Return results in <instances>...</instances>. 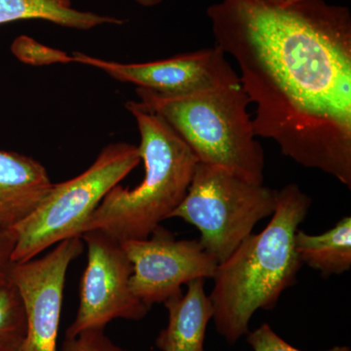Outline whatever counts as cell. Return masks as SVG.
<instances>
[{"instance_id":"cell-1","label":"cell","mask_w":351,"mask_h":351,"mask_svg":"<svg viewBox=\"0 0 351 351\" xmlns=\"http://www.w3.org/2000/svg\"><path fill=\"white\" fill-rule=\"evenodd\" d=\"M216 46L257 106L256 137L351 189V13L324 0H223L208 7Z\"/></svg>"},{"instance_id":"cell-2","label":"cell","mask_w":351,"mask_h":351,"mask_svg":"<svg viewBox=\"0 0 351 351\" xmlns=\"http://www.w3.org/2000/svg\"><path fill=\"white\" fill-rule=\"evenodd\" d=\"M311 196L298 184L277 191L269 223L251 233L219 263L209 297L217 332L233 346L249 332L252 316L269 311L297 280L302 262L295 250V235L311 206Z\"/></svg>"},{"instance_id":"cell-3","label":"cell","mask_w":351,"mask_h":351,"mask_svg":"<svg viewBox=\"0 0 351 351\" xmlns=\"http://www.w3.org/2000/svg\"><path fill=\"white\" fill-rule=\"evenodd\" d=\"M126 108L140 132L144 180L135 189L117 184L110 189L82 235L99 230L119 242L147 239L179 206L195 175L197 158L162 117L140 101H127Z\"/></svg>"},{"instance_id":"cell-4","label":"cell","mask_w":351,"mask_h":351,"mask_svg":"<svg viewBox=\"0 0 351 351\" xmlns=\"http://www.w3.org/2000/svg\"><path fill=\"white\" fill-rule=\"evenodd\" d=\"M140 103L162 117L198 162L263 184L265 152L254 133L251 101L239 76L214 87L179 96L136 89Z\"/></svg>"},{"instance_id":"cell-5","label":"cell","mask_w":351,"mask_h":351,"mask_svg":"<svg viewBox=\"0 0 351 351\" xmlns=\"http://www.w3.org/2000/svg\"><path fill=\"white\" fill-rule=\"evenodd\" d=\"M141 160L138 147L115 143L101 149L82 174L53 184L38 207L12 228L16 237L13 262L31 260L53 245L80 237L83 226L108 191L130 174Z\"/></svg>"},{"instance_id":"cell-6","label":"cell","mask_w":351,"mask_h":351,"mask_svg":"<svg viewBox=\"0 0 351 351\" xmlns=\"http://www.w3.org/2000/svg\"><path fill=\"white\" fill-rule=\"evenodd\" d=\"M276 196L277 191L263 184L198 162L188 193L169 219L195 226L203 249L219 265L251 234L258 221L274 214Z\"/></svg>"},{"instance_id":"cell-7","label":"cell","mask_w":351,"mask_h":351,"mask_svg":"<svg viewBox=\"0 0 351 351\" xmlns=\"http://www.w3.org/2000/svg\"><path fill=\"white\" fill-rule=\"evenodd\" d=\"M87 246V265L80 284V306L66 338L89 329L107 326L114 319L140 321L149 307L132 292L133 267L121 243L91 230L82 235Z\"/></svg>"},{"instance_id":"cell-8","label":"cell","mask_w":351,"mask_h":351,"mask_svg":"<svg viewBox=\"0 0 351 351\" xmlns=\"http://www.w3.org/2000/svg\"><path fill=\"white\" fill-rule=\"evenodd\" d=\"M151 235L120 242L133 267L132 292L149 308L182 292L184 284L213 278L218 263L199 240L176 239L160 226Z\"/></svg>"},{"instance_id":"cell-9","label":"cell","mask_w":351,"mask_h":351,"mask_svg":"<svg viewBox=\"0 0 351 351\" xmlns=\"http://www.w3.org/2000/svg\"><path fill=\"white\" fill-rule=\"evenodd\" d=\"M83 250L82 237H73L56 244L43 257L13 263L9 282L19 293L27 319L20 351H57L66 272Z\"/></svg>"},{"instance_id":"cell-10","label":"cell","mask_w":351,"mask_h":351,"mask_svg":"<svg viewBox=\"0 0 351 351\" xmlns=\"http://www.w3.org/2000/svg\"><path fill=\"white\" fill-rule=\"evenodd\" d=\"M73 62L101 69L113 80L163 96H179L237 77L218 46L149 63L123 64L75 52Z\"/></svg>"},{"instance_id":"cell-11","label":"cell","mask_w":351,"mask_h":351,"mask_svg":"<svg viewBox=\"0 0 351 351\" xmlns=\"http://www.w3.org/2000/svg\"><path fill=\"white\" fill-rule=\"evenodd\" d=\"M43 164L17 152L0 151V226L12 228L29 216L52 188Z\"/></svg>"},{"instance_id":"cell-12","label":"cell","mask_w":351,"mask_h":351,"mask_svg":"<svg viewBox=\"0 0 351 351\" xmlns=\"http://www.w3.org/2000/svg\"><path fill=\"white\" fill-rule=\"evenodd\" d=\"M205 279L186 284V294L178 293L163 302L168 311V324L157 336L161 351H205L208 323L213 317L211 299L204 289Z\"/></svg>"},{"instance_id":"cell-13","label":"cell","mask_w":351,"mask_h":351,"mask_svg":"<svg viewBox=\"0 0 351 351\" xmlns=\"http://www.w3.org/2000/svg\"><path fill=\"white\" fill-rule=\"evenodd\" d=\"M22 20L47 21L80 31L125 23L112 16L77 10L71 0H0V25Z\"/></svg>"},{"instance_id":"cell-14","label":"cell","mask_w":351,"mask_h":351,"mask_svg":"<svg viewBox=\"0 0 351 351\" xmlns=\"http://www.w3.org/2000/svg\"><path fill=\"white\" fill-rule=\"evenodd\" d=\"M295 250L302 263L318 270L323 277L345 274L351 267V217H345L321 234L298 230Z\"/></svg>"},{"instance_id":"cell-15","label":"cell","mask_w":351,"mask_h":351,"mask_svg":"<svg viewBox=\"0 0 351 351\" xmlns=\"http://www.w3.org/2000/svg\"><path fill=\"white\" fill-rule=\"evenodd\" d=\"M27 334L24 306L10 282L0 286V351H20Z\"/></svg>"},{"instance_id":"cell-16","label":"cell","mask_w":351,"mask_h":351,"mask_svg":"<svg viewBox=\"0 0 351 351\" xmlns=\"http://www.w3.org/2000/svg\"><path fill=\"white\" fill-rule=\"evenodd\" d=\"M11 51L23 63L32 66L73 63V56L66 52L38 43L29 36H19L14 40Z\"/></svg>"},{"instance_id":"cell-17","label":"cell","mask_w":351,"mask_h":351,"mask_svg":"<svg viewBox=\"0 0 351 351\" xmlns=\"http://www.w3.org/2000/svg\"><path fill=\"white\" fill-rule=\"evenodd\" d=\"M60 351H129L115 345L105 334V329L97 328L66 338Z\"/></svg>"},{"instance_id":"cell-18","label":"cell","mask_w":351,"mask_h":351,"mask_svg":"<svg viewBox=\"0 0 351 351\" xmlns=\"http://www.w3.org/2000/svg\"><path fill=\"white\" fill-rule=\"evenodd\" d=\"M246 341L254 351H302L281 339L267 323L246 335ZM325 351H351L346 346H337Z\"/></svg>"},{"instance_id":"cell-19","label":"cell","mask_w":351,"mask_h":351,"mask_svg":"<svg viewBox=\"0 0 351 351\" xmlns=\"http://www.w3.org/2000/svg\"><path fill=\"white\" fill-rule=\"evenodd\" d=\"M15 244L14 230L0 226V286L9 282V274L14 263L12 258Z\"/></svg>"},{"instance_id":"cell-20","label":"cell","mask_w":351,"mask_h":351,"mask_svg":"<svg viewBox=\"0 0 351 351\" xmlns=\"http://www.w3.org/2000/svg\"><path fill=\"white\" fill-rule=\"evenodd\" d=\"M162 1L163 0H136V2L141 6L147 7V8L159 5Z\"/></svg>"},{"instance_id":"cell-21","label":"cell","mask_w":351,"mask_h":351,"mask_svg":"<svg viewBox=\"0 0 351 351\" xmlns=\"http://www.w3.org/2000/svg\"><path fill=\"white\" fill-rule=\"evenodd\" d=\"M284 1L289 2V3H292V2L301 1V0H284Z\"/></svg>"},{"instance_id":"cell-22","label":"cell","mask_w":351,"mask_h":351,"mask_svg":"<svg viewBox=\"0 0 351 351\" xmlns=\"http://www.w3.org/2000/svg\"><path fill=\"white\" fill-rule=\"evenodd\" d=\"M267 1H279V0H267Z\"/></svg>"}]
</instances>
